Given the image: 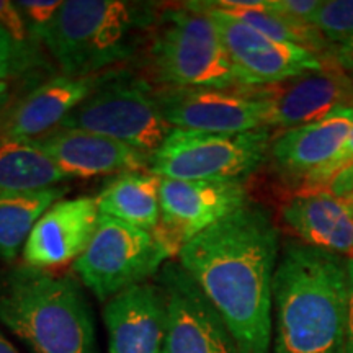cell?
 <instances>
[{
  "instance_id": "33",
  "label": "cell",
  "mask_w": 353,
  "mask_h": 353,
  "mask_svg": "<svg viewBox=\"0 0 353 353\" xmlns=\"http://www.w3.org/2000/svg\"><path fill=\"white\" fill-rule=\"evenodd\" d=\"M0 353H20L2 332H0Z\"/></svg>"
},
{
  "instance_id": "2",
  "label": "cell",
  "mask_w": 353,
  "mask_h": 353,
  "mask_svg": "<svg viewBox=\"0 0 353 353\" xmlns=\"http://www.w3.org/2000/svg\"><path fill=\"white\" fill-rule=\"evenodd\" d=\"M273 314L270 353H345L347 257L285 242L273 276Z\"/></svg>"
},
{
  "instance_id": "12",
  "label": "cell",
  "mask_w": 353,
  "mask_h": 353,
  "mask_svg": "<svg viewBox=\"0 0 353 353\" xmlns=\"http://www.w3.org/2000/svg\"><path fill=\"white\" fill-rule=\"evenodd\" d=\"M156 99L176 130L239 134L265 128V105L254 88L156 87Z\"/></svg>"
},
{
  "instance_id": "29",
  "label": "cell",
  "mask_w": 353,
  "mask_h": 353,
  "mask_svg": "<svg viewBox=\"0 0 353 353\" xmlns=\"http://www.w3.org/2000/svg\"><path fill=\"white\" fill-rule=\"evenodd\" d=\"M353 164V128L350 131V134H348V138L345 143H343L342 149L339 151L337 156L334 157V161L330 162V164L325 167L324 170L321 172V174H317L314 179L311 180V183L307 185L306 188L303 190V192H312V190H322L327 185V182L332 176L337 174V172H341L342 169H345V167L352 165Z\"/></svg>"
},
{
  "instance_id": "6",
  "label": "cell",
  "mask_w": 353,
  "mask_h": 353,
  "mask_svg": "<svg viewBox=\"0 0 353 353\" xmlns=\"http://www.w3.org/2000/svg\"><path fill=\"white\" fill-rule=\"evenodd\" d=\"M59 128L107 136L149 156L174 130L159 107L156 87L123 68L70 112Z\"/></svg>"
},
{
  "instance_id": "11",
  "label": "cell",
  "mask_w": 353,
  "mask_h": 353,
  "mask_svg": "<svg viewBox=\"0 0 353 353\" xmlns=\"http://www.w3.org/2000/svg\"><path fill=\"white\" fill-rule=\"evenodd\" d=\"M157 283L165 294L162 353H241L231 332L179 260L161 268Z\"/></svg>"
},
{
  "instance_id": "31",
  "label": "cell",
  "mask_w": 353,
  "mask_h": 353,
  "mask_svg": "<svg viewBox=\"0 0 353 353\" xmlns=\"http://www.w3.org/2000/svg\"><path fill=\"white\" fill-rule=\"evenodd\" d=\"M347 278H348V317H347L345 353H353V257L347 259Z\"/></svg>"
},
{
  "instance_id": "7",
  "label": "cell",
  "mask_w": 353,
  "mask_h": 353,
  "mask_svg": "<svg viewBox=\"0 0 353 353\" xmlns=\"http://www.w3.org/2000/svg\"><path fill=\"white\" fill-rule=\"evenodd\" d=\"M272 139L270 128L239 134L174 128L151 156L149 172L175 180H245L267 162Z\"/></svg>"
},
{
  "instance_id": "19",
  "label": "cell",
  "mask_w": 353,
  "mask_h": 353,
  "mask_svg": "<svg viewBox=\"0 0 353 353\" xmlns=\"http://www.w3.org/2000/svg\"><path fill=\"white\" fill-rule=\"evenodd\" d=\"M281 219L307 245L353 257V206L327 190L299 192L281 206Z\"/></svg>"
},
{
  "instance_id": "24",
  "label": "cell",
  "mask_w": 353,
  "mask_h": 353,
  "mask_svg": "<svg viewBox=\"0 0 353 353\" xmlns=\"http://www.w3.org/2000/svg\"><path fill=\"white\" fill-rule=\"evenodd\" d=\"M312 26L324 39V61L347 70L353 65V0L322 2Z\"/></svg>"
},
{
  "instance_id": "25",
  "label": "cell",
  "mask_w": 353,
  "mask_h": 353,
  "mask_svg": "<svg viewBox=\"0 0 353 353\" xmlns=\"http://www.w3.org/2000/svg\"><path fill=\"white\" fill-rule=\"evenodd\" d=\"M39 64L37 43H19L0 26V82L21 79Z\"/></svg>"
},
{
  "instance_id": "15",
  "label": "cell",
  "mask_w": 353,
  "mask_h": 353,
  "mask_svg": "<svg viewBox=\"0 0 353 353\" xmlns=\"http://www.w3.org/2000/svg\"><path fill=\"white\" fill-rule=\"evenodd\" d=\"M117 69L95 76H61L30 88L0 112V139L33 141L65 120Z\"/></svg>"
},
{
  "instance_id": "8",
  "label": "cell",
  "mask_w": 353,
  "mask_h": 353,
  "mask_svg": "<svg viewBox=\"0 0 353 353\" xmlns=\"http://www.w3.org/2000/svg\"><path fill=\"white\" fill-rule=\"evenodd\" d=\"M170 259L154 232L101 216L99 231L74 262V270L97 299L107 303L121 291L148 281Z\"/></svg>"
},
{
  "instance_id": "16",
  "label": "cell",
  "mask_w": 353,
  "mask_h": 353,
  "mask_svg": "<svg viewBox=\"0 0 353 353\" xmlns=\"http://www.w3.org/2000/svg\"><path fill=\"white\" fill-rule=\"evenodd\" d=\"M100 223L95 196L63 198L34 224L21 250L23 263L38 270H54L76 262L90 245Z\"/></svg>"
},
{
  "instance_id": "4",
  "label": "cell",
  "mask_w": 353,
  "mask_h": 353,
  "mask_svg": "<svg viewBox=\"0 0 353 353\" xmlns=\"http://www.w3.org/2000/svg\"><path fill=\"white\" fill-rule=\"evenodd\" d=\"M157 15L154 3L64 0L38 43L44 44L64 76H95L131 61Z\"/></svg>"
},
{
  "instance_id": "1",
  "label": "cell",
  "mask_w": 353,
  "mask_h": 353,
  "mask_svg": "<svg viewBox=\"0 0 353 353\" xmlns=\"http://www.w3.org/2000/svg\"><path fill=\"white\" fill-rule=\"evenodd\" d=\"M280 249L270 211L249 200L179 254V263L221 316L241 353L272 352L273 276Z\"/></svg>"
},
{
  "instance_id": "9",
  "label": "cell",
  "mask_w": 353,
  "mask_h": 353,
  "mask_svg": "<svg viewBox=\"0 0 353 353\" xmlns=\"http://www.w3.org/2000/svg\"><path fill=\"white\" fill-rule=\"evenodd\" d=\"M188 6L210 15L214 21L241 88L273 85L303 74L316 72L327 64L317 52L265 37L205 2H188Z\"/></svg>"
},
{
  "instance_id": "26",
  "label": "cell",
  "mask_w": 353,
  "mask_h": 353,
  "mask_svg": "<svg viewBox=\"0 0 353 353\" xmlns=\"http://www.w3.org/2000/svg\"><path fill=\"white\" fill-rule=\"evenodd\" d=\"M63 2L64 0H19L15 2L23 15L34 43H38L39 34L56 19L57 12L63 7Z\"/></svg>"
},
{
  "instance_id": "13",
  "label": "cell",
  "mask_w": 353,
  "mask_h": 353,
  "mask_svg": "<svg viewBox=\"0 0 353 353\" xmlns=\"http://www.w3.org/2000/svg\"><path fill=\"white\" fill-rule=\"evenodd\" d=\"M265 105V128L291 130L321 120L342 105H353V81L332 63L290 81L257 87Z\"/></svg>"
},
{
  "instance_id": "10",
  "label": "cell",
  "mask_w": 353,
  "mask_h": 353,
  "mask_svg": "<svg viewBox=\"0 0 353 353\" xmlns=\"http://www.w3.org/2000/svg\"><path fill=\"white\" fill-rule=\"evenodd\" d=\"M161 221L154 231L170 257L249 201L244 180L161 179Z\"/></svg>"
},
{
  "instance_id": "28",
  "label": "cell",
  "mask_w": 353,
  "mask_h": 353,
  "mask_svg": "<svg viewBox=\"0 0 353 353\" xmlns=\"http://www.w3.org/2000/svg\"><path fill=\"white\" fill-rule=\"evenodd\" d=\"M0 26L19 43H34L20 8L10 0H0ZM38 44V43H37Z\"/></svg>"
},
{
  "instance_id": "23",
  "label": "cell",
  "mask_w": 353,
  "mask_h": 353,
  "mask_svg": "<svg viewBox=\"0 0 353 353\" xmlns=\"http://www.w3.org/2000/svg\"><path fill=\"white\" fill-rule=\"evenodd\" d=\"M208 7L226 12L250 28L276 41L293 43L324 57L325 43L312 25H304L273 10L268 0H213Z\"/></svg>"
},
{
  "instance_id": "21",
  "label": "cell",
  "mask_w": 353,
  "mask_h": 353,
  "mask_svg": "<svg viewBox=\"0 0 353 353\" xmlns=\"http://www.w3.org/2000/svg\"><path fill=\"white\" fill-rule=\"evenodd\" d=\"M68 180L34 141L0 139V196L41 192Z\"/></svg>"
},
{
  "instance_id": "5",
  "label": "cell",
  "mask_w": 353,
  "mask_h": 353,
  "mask_svg": "<svg viewBox=\"0 0 353 353\" xmlns=\"http://www.w3.org/2000/svg\"><path fill=\"white\" fill-rule=\"evenodd\" d=\"M148 65L157 87L241 88L214 21L188 2L159 10Z\"/></svg>"
},
{
  "instance_id": "20",
  "label": "cell",
  "mask_w": 353,
  "mask_h": 353,
  "mask_svg": "<svg viewBox=\"0 0 353 353\" xmlns=\"http://www.w3.org/2000/svg\"><path fill=\"white\" fill-rule=\"evenodd\" d=\"M161 176L149 170L118 174L97 195L101 216L154 232L161 221Z\"/></svg>"
},
{
  "instance_id": "18",
  "label": "cell",
  "mask_w": 353,
  "mask_h": 353,
  "mask_svg": "<svg viewBox=\"0 0 353 353\" xmlns=\"http://www.w3.org/2000/svg\"><path fill=\"white\" fill-rule=\"evenodd\" d=\"M165 316L159 283L144 281L108 299L103 307L108 353H162Z\"/></svg>"
},
{
  "instance_id": "27",
  "label": "cell",
  "mask_w": 353,
  "mask_h": 353,
  "mask_svg": "<svg viewBox=\"0 0 353 353\" xmlns=\"http://www.w3.org/2000/svg\"><path fill=\"white\" fill-rule=\"evenodd\" d=\"M273 10L288 17V19L299 21L304 25H312L321 3L319 0H268Z\"/></svg>"
},
{
  "instance_id": "30",
  "label": "cell",
  "mask_w": 353,
  "mask_h": 353,
  "mask_svg": "<svg viewBox=\"0 0 353 353\" xmlns=\"http://www.w3.org/2000/svg\"><path fill=\"white\" fill-rule=\"evenodd\" d=\"M327 188L329 193H332L334 196L343 198V200L350 203L353 206V164L337 172L332 179L329 180L324 190Z\"/></svg>"
},
{
  "instance_id": "14",
  "label": "cell",
  "mask_w": 353,
  "mask_h": 353,
  "mask_svg": "<svg viewBox=\"0 0 353 353\" xmlns=\"http://www.w3.org/2000/svg\"><path fill=\"white\" fill-rule=\"evenodd\" d=\"M353 128V105H342L321 120L281 131L272 139L273 169L285 183L306 188L342 149Z\"/></svg>"
},
{
  "instance_id": "34",
  "label": "cell",
  "mask_w": 353,
  "mask_h": 353,
  "mask_svg": "<svg viewBox=\"0 0 353 353\" xmlns=\"http://www.w3.org/2000/svg\"><path fill=\"white\" fill-rule=\"evenodd\" d=\"M343 72H347L348 76H350V79L353 81V65H350V68H348L347 70H343Z\"/></svg>"
},
{
  "instance_id": "3",
  "label": "cell",
  "mask_w": 353,
  "mask_h": 353,
  "mask_svg": "<svg viewBox=\"0 0 353 353\" xmlns=\"http://www.w3.org/2000/svg\"><path fill=\"white\" fill-rule=\"evenodd\" d=\"M0 322L32 353H100L90 304L72 275L25 263L2 272Z\"/></svg>"
},
{
  "instance_id": "22",
  "label": "cell",
  "mask_w": 353,
  "mask_h": 353,
  "mask_svg": "<svg viewBox=\"0 0 353 353\" xmlns=\"http://www.w3.org/2000/svg\"><path fill=\"white\" fill-rule=\"evenodd\" d=\"M69 192L68 185L0 196V262L12 263L38 219Z\"/></svg>"
},
{
  "instance_id": "32",
  "label": "cell",
  "mask_w": 353,
  "mask_h": 353,
  "mask_svg": "<svg viewBox=\"0 0 353 353\" xmlns=\"http://www.w3.org/2000/svg\"><path fill=\"white\" fill-rule=\"evenodd\" d=\"M15 87H13V81H6L0 82V112L10 103L13 99V94H15Z\"/></svg>"
},
{
  "instance_id": "17",
  "label": "cell",
  "mask_w": 353,
  "mask_h": 353,
  "mask_svg": "<svg viewBox=\"0 0 353 353\" xmlns=\"http://www.w3.org/2000/svg\"><path fill=\"white\" fill-rule=\"evenodd\" d=\"M68 179H92L149 170L151 156L107 136L56 128L33 139Z\"/></svg>"
}]
</instances>
